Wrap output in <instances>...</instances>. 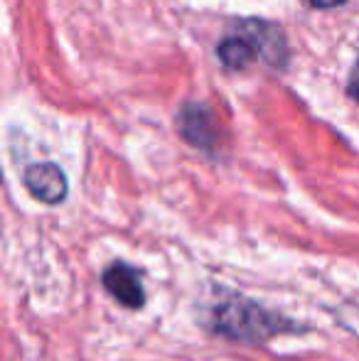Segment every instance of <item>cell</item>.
Segmentation results:
<instances>
[{"mask_svg":"<svg viewBox=\"0 0 359 361\" xmlns=\"http://www.w3.org/2000/svg\"><path fill=\"white\" fill-rule=\"evenodd\" d=\"M180 126V135L187 140L190 145L200 147V150L212 152L217 147V126L212 114L200 104L185 106L178 118Z\"/></svg>","mask_w":359,"mask_h":361,"instance_id":"4","label":"cell"},{"mask_svg":"<svg viewBox=\"0 0 359 361\" xmlns=\"http://www.w3.org/2000/svg\"><path fill=\"white\" fill-rule=\"evenodd\" d=\"M308 3H310L312 8L327 10V8H340V5H345L347 0H308Z\"/></svg>","mask_w":359,"mask_h":361,"instance_id":"7","label":"cell"},{"mask_svg":"<svg viewBox=\"0 0 359 361\" xmlns=\"http://www.w3.org/2000/svg\"><path fill=\"white\" fill-rule=\"evenodd\" d=\"M101 286L106 295L121 305L123 310H143L145 307V288H143V273L140 268L130 266L128 261H114L101 273Z\"/></svg>","mask_w":359,"mask_h":361,"instance_id":"2","label":"cell"},{"mask_svg":"<svg viewBox=\"0 0 359 361\" xmlns=\"http://www.w3.org/2000/svg\"><path fill=\"white\" fill-rule=\"evenodd\" d=\"M23 185L30 192V197H35L42 204H62L69 195V182L67 175L62 172V167L54 162H35L25 170Z\"/></svg>","mask_w":359,"mask_h":361,"instance_id":"3","label":"cell"},{"mask_svg":"<svg viewBox=\"0 0 359 361\" xmlns=\"http://www.w3.org/2000/svg\"><path fill=\"white\" fill-rule=\"evenodd\" d=\"M217 54H219L221 64L226 69H246L256 59L259 47H256V42L249 35L241 32V35H229V37L221 39L219 47H217Z\"/></svg>","mask_w":359,"mask_h":361,"instance_id":"6","label":"cell"},{"mask_svg":"<svg viewBox=\"0 0 359 361\" xmlns=\"http://www.w3.org/2000/svg\"><path fill=\"white\" fill-rule=\"evenodd\" d=\"M241 32H246L254 39L256 47H259V54H264L266 62L273 64V67L276 64L281 67L288 59V44L281 27L264 23V20H246V23H241Z\"/></svg>","mask_w":359,"mask_h":361,"instance_id":"5","label":"cell"},{"mask_svg":"<svg viewBox=\"0 0 359 361\" xmlns=\"http://www.w3.org/2000/svg\"><path fill=\"white\" fill-rule=\"evenodd\" d=\"M205 324L214 337L244 344V347H264L271 339L283 337V334L310 332L308 324H300L288 314L264 307L261 302L241 293H221L212 302Z\"/></svg>","mask_w":359,"mask_h":361,"instance_id":"1","label":"cell"}]
</instances>
